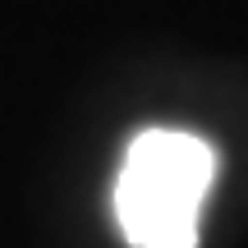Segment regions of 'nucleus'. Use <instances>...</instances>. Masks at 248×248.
Wrapping results in <instances>:
<instances>
[{
	"instance_id": "f257e3e1",
	"label": "nucleus",
	"mask_w": 248,
	"mask_h": 248,
	"mask_svg": "<svg viewBox=\"0 0 248 248\" xmlns=\"http://www.w3.org/2000/svg\"><path fill=\"white\" fill-rule=\"evenodd\" d=\"M216 175L202 138L175 129L138 133L124 152L115 216L133 248H198V216Z\"/></svg>"
}]
</instances>
